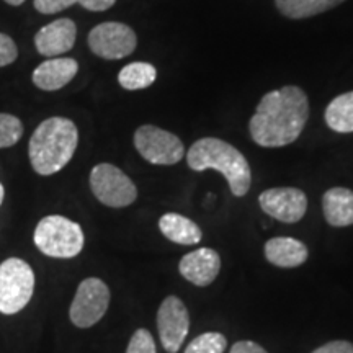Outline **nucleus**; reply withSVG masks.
<instances>
[{
    "mask_svg": "<svg viewBox=\"0 0 353 353\" xmlns=\"http://www.w3.org/2000/svg\"><path fill=\"white\" fill-rule=\"evenodd\" d=\"M126 353H157L152 334L145 329L136 330V332L131 335V341L128 343Z\"/></svg>",
    "mask_w": 353,
    "mask_h": 353,
    "instance_id": "5701e85b",
    "label": "nucleus"
},
{
    "mask_svg": "<svg viewBox=\"0 0 353 353\" xmlns=\"http://www.w3.org/2000/svg\"><path fill=\"white\" fill-rule=\"evenodd\" d=\"M159 229L165 239L180 245L200 244L203 232L195 221L179 213H165L159 219Z\"/></svg>",
    "mask_w": 353,
    "mask_h": 353,
    "instance_id": "f3484780",
    "label": "nucleus"
},
{
    "mask_svg": "<svg viewBox=\"0 0 353 353\" xmlns=\"http://www.w3.org/2000/svg\"><path fill=\"white\" fill-rule=\"evenodd\" d=\"M90 188L97 200L110 208H125L138 198L134 182L112 164H99L92 169Z\"/></svg>",
    "mask_w": 353,
    "mask_h": 353,
    "instance_id": "423d86ee",
    "label": "nucleus"
},
{
    "mask_svg": "<svg viewBox=\"0 0 353 353\" xmlns=\"http://www.w3.org/2000/svg\"><path fill=\"white\" fill-rule=\"evenodd\" d=\"M267 262L280 268H296L307 260V247L294 237H273L265 244Z\"/></svg>",
    "mask_w": 353,
    "mask_h": 353,
    "instance_id": "2eb2a0df",
    "label": "nucleus"
},
{
    "mask_svg": "<svg viewBox=\"0 0 353 353\" xmlns=\"http://www.w3.org/2000/svg\"><path fill=\"white\" fill-rule=\"evenodd\" d=\"M77 144L79 130L69 118L52 117L39 123L28 148L33 170L44 176L57 174L74 157Z\"/></svg>",
    "mask_w": 353,
    "mask_h": 353,
    "instance_id": "f03ea898",
    "label": "nucleus"
},
{
    "mask_svg": "<svg viewBox=\"0 0 353 353\" xmlns=\"http://www.w3.org/2000/svg\"><path fill=\"white\" fill-rule=\"evenodd\" d=\"M325 123L335 132H353V90L330 101L325 108Z\"/></svg>",
    "mask_w": 353,
    "mask_h": 353,
    "instance_id": "6ab92c4d",
    "label": "nucleus"
},
{
    "mask_svg": "<svg viewBox=\"0 0 353 353\" xmlns=\"http://www.w3.org/2000/svg\"><path fill=\"white\" fill-rule=\"evenodd\" d=\"M79 0H34V8L43 15H52V13L72 7Z\"/></svg>",
    "mask_w": 353,
    "mask_h": 353,
    "instance_id": "393cba45",
    "label": "nucleus"
},
{
    "mask_svg": "<svg viewBox=\"0 0 353 353\" xmlns=\"http://www.w3.org/2000/svg\"><path fill=\"white\" fill-rule=\"evenodd\" d=\"M110 306V290L100 278H85L76 291L69 309V317L79 329L95 325Z\"/></svg>",
    "mask_w": 353,
    "mask_h": 353,
    "instance_id": "6e6552de",
    "label": "nucleus"
},
{
    "mask_svg": "<svg viewBox=\"0 0 353 353\" xmlns=\"http://www.w3.org/2000/svg\"><path fill=\"white\" fill-rule=\"evenodd\" d=\"M343 2L345 0H275V6L286 19L303 20L321 15Z\"/></svg>",
    "mask_w": 353,
    "mask_h": 353,
    "instance_id": "a211bd4d",
    "label": "nucleus"
},
{
    "mask_svg": "<svg viewBox=\"0 0 353 353\" xmlns=\"http://www.w3.org/2000/svg\"><path fill=\"white\" fill-rule=\"evenodd\" d=\"M79 72V64L72 57H51L34 69L33 83L39 90L54 92L68 85Z\"/></svg>",
    "mask_w": 353,
    "mask_h": 353,
    "instance_id": "4468645a",
    "label": "nucleus"
},
{
    "mask_svg": "<svg viewBox=\"0 0 353 353\" xmlns=\"http://www.w3.org/2000/svg\"><path fill=\"white\" fill-rule=\"evenodd\" d=\"M3 2L8 3V6H12V7H19V6H21V3H25V0H3Z\"/></svg>",
    "mask_w": 353,
    "mask_h": 353,
    "instance_id": "c85d7f7f",
    "label": "nucleus"
},
{
    "mask_svg": "<svg viewBox=\"0 0 353 353\" xmlns=\"http://www.w3.org/2000/svg\"><path fill=\"white\" fill-rule=\"evenodd\" d=\"M33 239L44 255L54 259L77 257L85 242L82 228L59 214L46 216L39 221Z\"/></svg>",
    "mask_w": 353,
    "mask_h": 353,
    "instance_id": "20e7f679",
    "label": "nucleus"
},
{
    "mask_svg": "<svg viewBox=\"0 0 353 353\" xmlns=\"http://www.w3.org/2000/svg\"><path fill=\"white\" fill-rule=\"evenodd\" d=\"M309 101L303 88L286 85L265 94L249 121L250 138L262 148L294 143L306 126Z\"/></svg>",
    "mask_w": 353,
    "mask_h": 353,
    "instance_id": "f257e3e1",
    "label": "nucleus"
},
{
    "mask_svg": "<svg viewBox=\"0 0 353 353\" xmlns=\"http://www.w3.org/2000/svg\"><path fill=\"white\" fill-rule=\"evenodd\" d=\"M322 211L330 226L347 228L353 224V192L343 187L327 190L322 196Z\"/></svg>",
    "mask_w": 353,
    "mask_h": 353,
    "instance_id": "dca6fc26",
    "label": "nucleus"
},
{
    "mask_svg": "<svg viewBox=\"0 0 353 353\" xmlns=\"http://www.w3.org/2000/svg\"><path fill=\"white\" fill-rule=\"evenodd\" d=\"M134 148L144 161L154 165H174L185 157L183 143L179 136L154 125H144L136 130Z\"/></svg>",
    "mask_w": 353,
    "mask_h": 353,
    "instance_id": "0eeeda50",
    "label": "nucleus"
},
{
    "mask_svg": "<svg viewBox=\"0 0 353 353\" xmlns=\"http://www.w3.org/2000/svg\"><path fill=\"white\" fill-rule=\"evenodd\" d=\"M157 79V69L149 63H131L118 74V82L125 90H143Z\"/></svg>",
    "mask_w": 353,
    "mask_h": 353,
    "instance_id": "aec40b11",
    "label": "nucleus"
},
{
    "mask_svg": "<svg viewBox=\"0 0 353 353\" xmlns=\"http://www.w3.org/2000/svg\"><path fill=\"white\" fill-rule=\"evenodd\" d=\"M312 353H353V343L347 341H334L316 348Z\"/></svg>",
    "mask_w": 353,
    "mask_h": 353,
    "instance_id": "a878e982",
    "label": "nucleus"
},
{
    "mask_svg": "<svg viewBox=\"0 0 353 353\" xmlns=\"http://www.w3.org/2000/svg\"><path fill=\"white\" fill-rule=\"evenodd\" d=\"M221 270V257L211 247H201L183 255L179 263V272L192 285L210 286L218 278Z\"/></svg>",
    "mask_w": 353,
    "mask_h": 353,
    "instance_id": "f8f14e48",
    "label": "nucleus"
},
{
    "mask_svg": "<svg viewBox=\"0 0 353 353\" xmlns=\"http://www.w3.org/2000/svg\"><path fill=\"white\" fill-rule=\"evenodd\" d=\"M136 44L134 30L120 21H105L88 33V48L101 59H123L136 50Z\"/></svg>",
    "mask_w": 353,
    "mask_h": 353,
    "instance_id": "1a4fd4ad",
    "label": "nucleus"
},
{
    "mask_svg": "<svg viewBox=\"0 0 353 353\" xmlns=\"http://www.w3.org/2000/svg\"><path fill=\"white\" fill-rule=\"evenodd\" d=\"M23 136V123L8 113H0V149L12 148Z\"/></svg>",
    "mask_w": 353,
    "mask_h": 353,
    "instance_id": "4be33fe9",
    "label": "nucleus"
},
{
    "mask_svg": "<svg viewBox=\"0 0 353 353\" xmlns=\"http://www.w3.org/2000/svg\"><path fill=\"white\" fill-rule=\"evenodd\" d=\"M187 164L192 170H216L224 175L234 196H244L252 183V172L239 149L218 138H203L192 144L187 152Z\"/></svg>",
    "mask_w": 353,
    "mask_h": 353,
    "instance_id": "7ed1b4c3",
    "label": "nucleus"
},
{
    "mask_svg": "<svg viewBox=\"0 0 353 353\" xmlns=\"http://www.w3.org/2000/svg\"><path fill=\"white\" fill-rule=\"evenodd\" d=\"M77 26L70 19L51 21L34 34V46L41 56L57 57L70 51L76 44Z\"/></svg>",
    "mask_w": 353,
    "mask_h": 353,
    "instance_id": "ddd939ff",
    "label": "nucleus"
},
{
    "mask_svg": "<svg viewBox=\"0 0 353 353\" xmlns=\"http://www.w3.org/2000/svg\"><path fill=\"white\" fill-rule=\"evenodd\" d=\"M117 0H79L77 3L90 12H105L114 6Z\"/></svg>",
    "mask_w": 353,
    "mask_h": 353,
    "instance_id": "bb28decb",
    "label": "nucleus"
},
{
    "mask_svg": "<svg viewBox=\"0 0 353 353\" xmlns=\"http://www.w3.org/2000/svg\"><path fill=\"white\" fill-rule=\"evenodd\" d=\"M228 339L219 332H205L188 343L185 353H224Z\"/></svg>",
    "mask_w": 353,
    "mask_h": 353,
    "instance_id": "412c9836",
    "label": "nucleus"
},
{
    "mask_svg": "<svg viewBox=\"0 0 353 353\" xmlns=\"http://www.w3.org/2000/svg\"><path fill=\"white\" fill-rule=\"evenodd\" d=\"M3 196H6V190H3V185L0 183V205L3 203Z\"/></svg>",
    "mask_w": 353,
    "mask_h": 353,
    "instance_id": "c756f323",
    "label": "nucleus"
},
{
    "mask_svg": "<svg viewBox=\"0 0 353 353\" xmlns=\"http://www.w3.org/2000/svg\"><path fill=\"white\" fill-rule=\"evenodd\" d=\"M190 329V314L183 301L176 296H167L157 311V330L162 347L167 353H176L182 348Z\"/></svg>",
    "mask_w": 353,
    "mask_h": 353,
    "instance_id": "9d476101",
    "label": "nucleus"
},
{
    "mask_svg": "<svg viewBox=\"0 0 353 353\" xmlns=\"http://www.w3.org/2000/svg\"><path fill=\"white\" fill-rule=\"evenodd\" d=\"M231 353H268L262 345L255 343L252 341H241L234 343L231 348Z\"/></svg>",
    "mask_w": 353,
    "mask_h": 353,
    "instance_id": "cd10ccee",
    "label": "nucleus"
},
{
    "mask_svg": "<svg viewBox=\"0 0 353 353\" xmlns=\"http://www.w3.org/2000/svg\"><path fill=\"white\" fill-rule=\"evenodd\" d=\"M34 291V273L25 260L12 257L0 263V314L20 312Z\"/></svg>",
    "mask_w": 353,
    "mask_h": 353,
    "instance_id": "39448f33",
    "label": "nucleus"
},
{
    "mask_svg": "<svg viewBox=\"0 0 353 353\" xmlns=\"http://www.w3.org/2000/svg\"><path fill=\"white\" fill-rule=\"evenodd\" d=\"M19 57V48H17L13 38L6 33H0V68L13 64Z\"/></svg>",
    "mask_w": 353,
    "mask_h": 353,
    "instance_id": "b1692460",
    "label": "nucleus"
},
{
    "mask_svg": "<svg viewBox=\"0 0 353 353\" xmlns=\"http://www.w3.org/2000/svg\"><path fill=\"white\" fill-rule=\"evenodd\" d=\"M260 208L273 219L294 224L304 218L307 211V196L294 187H278L265 190L259 196Z\"/></svg>",
    "mask_w": 353,
    "mask_h": 353,
    "instance_id": "9b49d317",
    "label": "nucleus"
}]
</instances>
